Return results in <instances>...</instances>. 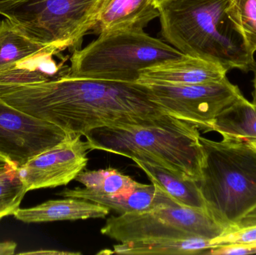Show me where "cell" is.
<instances>
[{
  "label": "cell",
  "mask_w": 256,
  "mask_h": 255,
  "mask_svg": "<svg viewBox=\"0 0 256 255\" xmlns=\"http://www.w3.org/2000/svg\"><path fill=\"white\" fill-rule=\"evenodd\" d=\"M174 1V0H152L154 4L158 7V9L164 7L166 4H168L170 1Z\"/></svg>",
  "instance_id": "25"
},
{
  "label": "cell",
  "mask_w": 256,
  "mask_h": 255,
  "mask_svg": "<svg viewBox=\"0 0 256 255\" xmlns=\"http://www.w3.org/2000/svg\"><path fill=\"white\" fill-rule=\"evenodd\" d=\"M100 233L120 244L160 240H214L226 233L207 211L178 203L152 211L112 216Z\"/></svg>",
  "instance_id": "7"
},
{
  "label": "cell",
  "mask_w": 256,
  "mask_h": 255,
  "mask_svg": "<svg viewBox=\"0 0 256 255\" xmlns=\"http://www.w3.org/2000/svg\"><path fill=\"white\" fill-rule=\"evenodd\" d=\"M227 16L242 37L246 51L254 56L256 52V0H230Z\"/></svg>",
  "instance_id": "20"
},
{
  "label": "cell",
  "mask_w": 256,
  "mask_h": 255,
  "mask_svg": "<svg viewBox=\"0 0 256 255\" xmlns=\"http://www.w3.org/2000/svg\"><path fill=\"white\" fill-rule=\"evenodd\" d=\"M68 134L55 124L22 112L0 97V155L16 167L55 146Z\"/></svg>",
  "instance_id": "9"
},
{
  "label": "cell",
  "mask_w": 256,
  "mask_h": 255,
  "mask_svg": "<svg viewBox=\"0 0 256 255\" xmlns=\"http://www.w3.org/2000/svg\"><path fill=\"white\" fill-rule=\"evenodd\" d=\"M58 52L30 38L8 19L0 22V76L33 58Z\"/></svg>",
  "instance_id": "15"
},
{
  "label": "cell",
  "mask_w": 256,
  "mask_h": 255,
  "mask_svg": "<svg viewBox=\"0 0 256 255\" xmlns=\"http://www.w3.org/2000/svg\"><path fill=\"white\" fill-rule=\"evenodd\" d=\"M254 73H255V76H254V81H252V83H254V91H252V103L256 105V69Z\"/></svg>",
  "instance_id": "26"
},
{
  "label": "cell",
  "mask_w": 256,
  "mask_h": 255,
  "mask_svg": "<svg viewBox=\"0 0 256 255\" xmlns=\"http://www.w3.org/2000/svg\"><path fill=\"white\" fill-rule=\"evenodd\" d=\"M18 167L12 162L0 155V179L16 172Z\"/></svg>",
  "instance_id": "23"
},
{
  "label": "cell",
  "mask_w": 256,
  "mask_h": 255,
  "mask_svg": "<svg viewBox=\"0 0 256 255\" xmlns=\"http://www.w3.org/2000/svg\"><path fill=\"white\" fill-rule=\"evenodd\" d=\"M218 246L212 240L191 238L184 240H160L126 243L114 246L109 254L120 255H198L208 253Z\"/></svg>",
  "instance_id": "18"
},
{
  "label": "cell",
  "mask_w": 256,
  "mask_h": 255,
  "mask_svg": "<svg viewBox=\"0 0 256 255\" xmlns=\"http://www.w3.org/2000/svg\"><path fill=\"white\" fill-rule=\"evenodd\" d=\"M84 136L91 151L152 162L185 178L201 179L204 152L198 128L172 115L142 124L98 127Z\"/></svg>",
  "instance_id": "3"
},
{
  "label": "cell",
  "mask_w": 256,
  "mask_h": 255,
  "mask_svg": "<svg viewBox=\"0 0 256 255\" xmlns=\"http://www.w3.org/2000/svg\"><path fill=\"white\" fill-rule=\"evenodd\" d=\"M105 0H0V15L26 35L58 52L96 29Z\"/></svg>",
  "instance_id": "6"
},
{
  "label": "cell",
  "mask_w": 256,
  "mask_h": 255,
  "mask_svg": "<svg viewBox=\"0 0 256 255\" xmlns=\"http://www.w3.org/2000/svg\"><path fill=\"white\" fill-rule=\"evenodd\" d=\"M81 135L68 134L55 146L40 153L16 169L27 192L66 186L88 164V142Z\"/></svg>",
  "instance_id": "10"
},
{
  "label": "cell",
  "mask_w": 256,
  "mask_h": 255,
  "mask_svg": "<svg viewBox=\"0 0 256 255\" xmlns=\"http://www.w3.org/2000/svg\"><path fill=\"white\" fill-rule=\"evenodd\" d=\"M150 100L167 115L210 131L216 117L244 97L226 77L220 82L196 85L143 84Z\"/></svg>",
  "instance_id": "8"
},
{
  "label": "cell",
  "mask_w": 256,
  "mask_h": 255,
  "mask_svg": "<svg viewBox=\"0 0 256 255\" xmlns=\"http://www.w3.org/2000/svg\"><path fill=\"white\" fill-rule=\"evenodd\" d=\"M159 16V9L152 0H105L94 30L99 34L144 30Z\"/></svg>",
  "instance_id": "13"
},
{
  "label": "cell",
  "mask_w": 256,
  "mask_h": 255,
  "mask_svg": "<svg viewBox=\"0 0 256 255\" xmlns=\"http://www.w3.org/2000/svg\"><path fill=\"white\" fill-rule=\"evenodd\" d=\"M132 161L147 175L152 183L162 189L178 203L188 208L207 211L196 181L182 176L156 163L140 160Z\"/></svg>",
  "instance_id": "16"
},
{
  "label": "cell",
  "mask_w": 256,
  "mask_h": 255,
  "mask_svg": "<svg viewBox=\"0 0 256 255\" xmlns=\"http://www.w3.org/2000/svg\"><path fill=\"white\" fill-rule=\"evenodd\" d=\"M230 0H174L159 8L161 35L183 54L219 63L228 70L255 71L242 37L227 16Z\"/></svg>",
  "instance_id": "4"
},
{
  "label": "cell",
  "mask_w": 256,
  "mask_h": 255,
  "mask_svg": "<svg viewBox=\"0 0 256 255\" xmlns=\"http://www.w3.org/2000/svg\"><path fill=\"white\" fill-rule=\"evenodd\" d=\"M10 106L81 135L102 127L142 124L164 115L138 82L76 77L67 73L30 85H0Z\"/></svg>",
  "instance_id": "1"
},
{
  "label": "cell",
  "mask_w": 256,
  "mask_h": 255,
  "mask_svg": "<svg viewBox=\"0 0 256 255\" xmlns=\"http://www.w3.org/2000/svg\"><path fill=\"white\" fill-rule=\"evenodd\" d=\"M252 246H254V247H256V243L255 244H254V245H252Z\"/></svg>",
  "instance_id": "28"
},
{
  "label": "cell",
  "mask_w": 256,
  "mask_h": 255,
  "mask_svg": "<svg viewBox=\"0 0 256 255\" xmlns=\"http://www.w3.org/2000/svg\"><path fill=\"white\" fill-rule=\"evenodd\" d=\"M16 248V244L15 243H0V255H13Z\"/></svg>",
  "instance_id": "24"
},
{
  "label": "cell",
  "mask_w": 256,
  "mask_h": 255,
  "mask_svg": "<svg viewBox=\"0 0 256 255\" xmlns=\"http://www.w3.org/2000/svg\"><path fill=\"white\" fill-rule=\"evenodd\" d=\"M210 131L224 139L256 141V105L242 97L216 117Z\"/></svg>",
  "instance_id": "17"
},
{
  "label": "cell",
  "mask_w": 256,
  "mask_h": 255,
  "mask_svg": "<svg viewBox=\"0 0 256 255\" xmlns=\"http://www.w3.org/2000/svg\"><path fill=\"white\" fill-rule=\"evenodd\" d=\"M182 54L144 30L104 33L85 47L74 49L67 73L76 77L137 82L144 69Z\"/></svg>",
  "instance_id": "5"
},
{
  "label": "cell",
  "mask_w": 256,
  "mask_h": 255,
  "mask_svg": "<svg viewBox=\"0 0 256 255\" xmlns=\"http://www.w3.org/2000/svg\"><path fill=\"white\" fill-rule=\"evenodd\" d=\"M26 193L16 171L0 179V220L14 214Z\"/></svg>",
  "instance_id": "21"
},
{
  "label": "cell",
  "mask_w": 256,
  "mask_h": 255,
  "mask_svg": "<svg viewBox=\"0 0 256 255\" xmlns=\"http://www.w3.org/2000/svg\"><path fill=\"white\" fill-rule=\"evenodd\" d=\"M256 247L244 244H228L212 249L207 254L214 255H245L256 254Z\"/></svg>",
  "instance_id": "22"
},
{
  "label": "cell",
  "mask_w": 256,
  "mask_h": 255,
  "mask_svg": "<svg viewBox=\"0 0 256 255\" xmlns=\"http://www.w3.org/2000/svg\"><path fill=\"white\" fill-rule=\"evenodd\" d=\"M58 195L64 198L84 199L99 204L116 211L118 215L144 212L178 203L170 195L153 183L152 184L140 183L130 191L115 196L96 194L85 187L66 189Z\"/></svg>",
  "instance_id": "12"
},
{
  "label": "cell",
  "mask_w": 256,
  "mask_h": 255,
  "mask_svg": "<svg viewBox=\"0 0 256 255\" xmlns=\"http://www.w3.org/2000/svg\"><path fill=\"white\" fill-rule=\"evenodd\" d=\"M228 70L219 63L196 55L182 54L144 69L138 83L188 85L220 82Z\"/></svg>",
  "instance_id": "11"
},
{
  "label": "cell",
  "mask_w": 256,
  "mask_h": 255,
  "mask_svg": "<svg viewBox=\"0 0 256 255\" xmlns=\"http://www.w3.org/2000/svg\"><path fill=\"white\" fill-rule=\"evenodd\" d=\"M75 180L90 191L104 196H115L127 193L140 184L130 177L112 168L93 171L84 170Z\"/></svg>",
  "instance_id": "19"
},
{
  "label": "cell",
  "mask_w": 256,
  "mask_h": 255,
  "mask_svg": "<svg viewBox=\"0 0 256 255\" xmlns=\"http://www.w3.org/2000/svg\"><path fill=\"white\" fill-rule=\"evenodd\" d=\"M200 142L204 161L196 182L208 214L226 233L256 227V148L244 140Z\"/></svg>",
  "instance_id": "2"
},
{
  "label": "cell",
  "mask_w": 256,
  "mask_h": 255,
  "mask_svg": "<svg viewBox=\"0 0 256 255\" xmlns=\"http://www.w3.org/2000/svg\"><path fill=\"white\" fill-rule=\"evenodd\" d=\"M246 142H248V141H246ZM249 142L250 145L251 146L254 147V148L256 149V141H250V142Z\"/></svg>",
  "instance_id": "27"
},
{
  "label": "cell",
  "mask_w": 256,
  "mask_h": 255,
  "mask_svg": "<svg viewBox=\"0 0 256 255\" xmlns=\"http://www.w3.org/2000/svg\"><path fill=\"white\" fill-rule=\"evenodd\" d=\"M110 210L103 205L84 199L64 198L50 200L33 208H19L14 217L26 223L78 221L88 219H104Z\"/></svg>",
  "instance_id": "14"
}]
</instances>
